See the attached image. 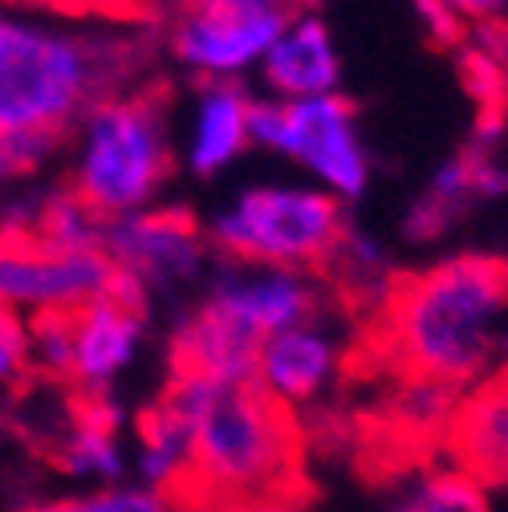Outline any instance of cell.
Listing matches in <instances>:
<instances>
[{"instance_id": "obj_7", "label": "cell", "mask_w": 508, "mask_h": 512, "mask_svg": "<svg viewBox=\"0 0 508 512\" xmlns=\"http://www.w3.org/2000/svg\"><path fill=\"white\" fill-rule=\"evenodd\" d=\"M29 322L33 370L66 382L82 395H106V387L131 370L147 342V313L122 285L66 313H41Z\"/></svg>"}, {"instance_id": "obj_18", "label": "cell", "mask_w": 508, "mask_h": 512, "mask_svg": "<svg viewBox=\"0 0 508 512\" xmlns=\"http://www.w3.org/2000/svg\"><path fill=\"white\" fill-rule=\"evenodd\" d=\"M25 512H171L159 492L143 488H106V492H86V496H57L29 504Z\"/></svg>"}, {"instance_id": "obj_16", "label": "cell", "mask_w": 508, "mask_h": 512, "mask_svg": "<svg viewBox=\"0 0 508 512\" xmlns=\"http://www.w3.org/2000/svg\"><path fill=\"white\" fill-rule=\"evenodd\" d=\"M383 512H492L488 484L464 464L452 468H419L395 484Z\"/></svg>"}, {"instance_id": "obj_15", "label": "cell", "mask_w": 508, "mask_h": 512, "mask_svg": "<svg viewBox=\"0 0 508 512\" xmlns=\"http://www.w3.org/2000/svg\"><path fill=\"white\" fill-rule=\"evenodd\" d=\"M456 464L488 488H508V370L472 387L448 431Z\"/></svg>"}, {"instance_id": "obj_5", "label": "cell", "mask_w": 508, "mask_h": 512, "mask_svg": "<svg viewBox=\"0 0 508 512\" xmlns=\"http://www.w3.org/2000/svg\"><path fill=\"white\" fill-rule=\"evenodd\" d=\"M204 232L220 261L317 273L346 232V204L301 175L252 179L212 208Z\"/></svg>"}, {"instance_id": "obj_8", "label": "cell", "mask_w": 508, "mask_h": 512, "mask_svg": "<svg viewBox=\"0 0 508 512\" xmlns=\"http://www.w3.org/2000/svg\"><path fill=\"white\" fill-rule=\"evenodd\" d=\"M285 17L281 0H175L167 41L196 82H244L257 74Z\"/></svg>"}, {"instance_id": "obj_22", "label": "cell", "mask_w": 508, "mask_h": 512, "mask_svg": "<svg viewBox=\"0 0 508 512\" xmlns=\"http://www.w3.org/2000/svg\"><path fill=\"white\" fill-rule=\"evenodd\" d=\"M110 5H118L122 13H139V9H147V5H155V0H110Z\"/></svg>"}, {"instance_id": "obj_9", "label": "cell", "mask_w": 508, "mask_h": 512, "mask_svg": "<svg viewBox=\"0 0 508 512\" xmlns=\"http://www.w3.org/2000/svg\"><path fill=\"white\" fill-rule=\"evenodd\" d=\"M102 248L118 273V285L139 301L155 293H187L196 285L204 289L216 265V248L204 224L159 204L122 220H106Z\"/></svg>"}, {"instance_id": "obj_6", "label": "cell", "mask_w": 508, "mask_h": 512, "mask_svg": "<svg viewBox=\"0 0 508 512\" xmlns=\"http://www.w3.org/2000/svg\"><path fill=\"white\" fill-rule=\"evenodd\" d=\"M252 151H265L293 175L334 191L342 204L362 200L374 175L358 110L342 90L313 98L261 94L252 106Z\"/></svg>"}, {"instance_id": "obj_12", "label": "cell", "mask_w": 508, "mask_h": 512, "mask_svg": "<svg viewBox=\"0 0 508 512\" xmlns=\"http://www.w3.org/2000/svg\"><path fill=\"white\" fill-rule=\"evenodd\" d=\"M342 366H346L342 334L322 313H313L305 322L277 330L273 338L261 342L252 382L261 391H269L281 407L301 411V407L322 403L334 391V382L342 378Z\"/></svg>"}, {"instance_id": "obj_4", "label": "cell", "mask_w": 508, "mask_h": 512, "mask_svg": "<svg viewBox=\"0 0 508 512\" xmlns=\"http://www.w3.org/2000/svg\"><path fill=\"white\" fill-rule=\"evenodd\" d=\"M175 163L167 110L147 90L98 98L66 135L70 191L102 220H122L159 204Z\"/></svg>"}, {"instance_id": "obj_3", "label": "cell", "mask_w": 508, "mask_h": 512, "mask_svg": "<svg viewBox=\"0 0 508 512\" xmlns=\"http://www.w3.org/2000/svg\"><path fill=\"white\" fill-rule=\"evenodd\" d=\"M322 313V281L309 269L216 261L200 301L171 338V374L212 382L252 378L257 350L277 330Z\"/></svg>"}, {"instance_id": "obj_13", "label": "cell", "mask_w": 508, "mask_h": 512, "mask_svg": "<svg viewBox=\"0 0 508 512\" xmlns=\"http://www.w3.org/2000/svg\"><path fill=\"white\" fill-rule=\"evenodd\" d=\"M252 106L244 82H200L187 98L175 155L187 175L220 179L252 151Z\"/></svg>"}, {"instance_id": "obj_19", "label": "cell", "mask_w": 508, "mask_h": 512, "mask_svg": "<svg viewBox=\"0 0 508 512\" xmlns=\"http://www.w3.org/2000/svg\"><path fill=\"white\" fill-rule=\"evenodd\" d=\"M57 151V143H33V139H0V216L17 212L21 183L33 179V171Z\"/></svg>"}, {"instance_id": "obj_21", "label": "cell", "mask_w": 508, "mask_h": 512, "mask_svg": "<svg viewBox=\"0 0 508 512\" xmlns=\"http://www.w3.org/2000/svg\"><path fill=\"white\" fill-rule=\"evenodd\" d=\"M508 370V309H504V326H500V374Z\"/></svg>"}, {"instance_id": "obj_20", "label": "cell", "mask_w": 508, "mask_h": 512, "mask_svg": "<svg viewBox=\"0 0 508 512\" xmlns=\"http://www.w3.org/2000/svg\"><path fill=\"white\" fill-rule=\"evenodd\" d=\"M492 29H496V41H500V53H504V98H500L496 118H488V122H496L500 139L508 143V13H504L500 21H492Z\"/></svg>"}, {"instance_id": "obj_11", "label": "cell", "mask_w": 508, "mask_h": 512, "mask_svg": "<svg viewBox=\"0 0 508 512\" xmlns=\"http://www.w3.org/2000/svg\"><path fill=\"white\" fill-rule=\"evenodd\" d=\"M508 196V143L500 139L496 122L484 118L480 135H472L448 163H439L423 191L403 212L407 244H439L452 236L480 204Z\"/></svg>"}, {"instance_id": "obj_14", "label": "cell", "mask_w": 508, "mask_h": 512, "mask_svg": "<svg viewBox=\"0 0 508 512\" xmlns=\"http://www.w3.org/2000/svg\"><path fill=\"white\" fill-rule=\"evenodd\" d=\"M257 82L265 98H313L342 90V53L334 29L313 9H289L281 33L257 66Z\"/></svg>"}, {"instance_id": "obj_10", "label": "cell", "mask_w": 508, "mask_h": 512, "mask_svg": "<svg viewBox=\"0 0 508 512\" xmlns=\"http://www.w3.org/2000/svg\"><path fill=\"white\" fill-rule=\"evenodd\" d=\"M118 289L106 248H66L41 236H0V305L21 317L66 313Z\"/></svg>"}, {"instance_id": "obj_23", "label": "cell", "mask_w": 508, "mask_h": 512, "mask_svg": "<svg viewBox=\"0 0 508 512\" xmlns=\"http://www.w3.org/2000/svg\"><path fill=\"white\" fill-rule=\"evenodd\" d=\"M281 5H285V9H313L317 0H281Z\"/></svg>"}, {"instance_id": "obj_1", "label": "cell", "mask_w": 508, "mask_h": 512, "mask_svg": "<svg viewBox=\"0 0 508 512\" xmlns=\"http://www.w3.org/2000/svg\"><path fill=\"white\" fill-rule=\"evenodd\" d=\"M504 309V256L452 252L395 281L378 305V338L399 374L472 391L500 374Z\"/></svg>"}, {"instance_id": "obj_2", "label": "cell", "mask_w": 508, "mask_h": 512, "mask_svg": "<svg viewBox=\"0 0 508 512\" xmlns=\"http://www.w3.org/2000/svg\"><path fill=\"white\" fill-rule=\"evenodd\" d=\"M135 41L0 0V139L61 143L106 94L135 82Z\"/></svg>"}, {"instance_id": "obj_17", "label": "cell", "mask_w": 508, "mask_h": 512, "mask_svg": "<svg viewBox=\"0 0 508 512\" xmlns=\"http://www.w3.org/2000/svg\"><path fill=\"white\" fill-rule=\"evenodd\" d=\"M326 269L338 277V285L346 289V297H366L374 305H383L387 293L399 281L387 244L378 240L374 232L350 228V224H346V232H342V240H338V248H334Z\"/></svg>"}]
</instances>
